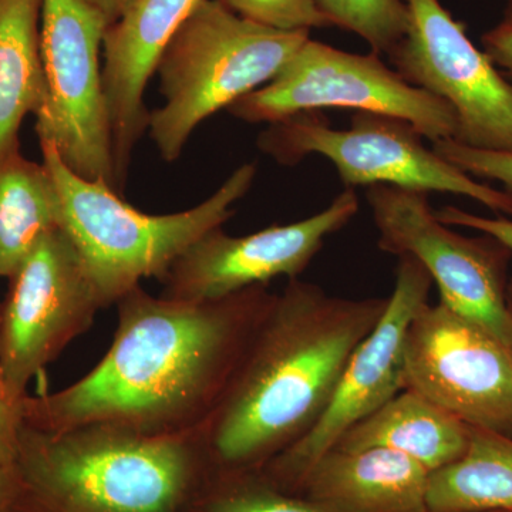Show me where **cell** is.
<instances>
[{"label":"cell","mask_w":512,"mask_h":512,"mask_svg":"<svg viewBox=\"0 0 512 512\" xmlns=\"http://www.w3.org/2000/svg\"><path fill=\"white\" fill-rule=\"evenodd\" d=\"M504 22L512 25V0H508L507 10H505Z\"/></svg>","instance_id":"4dcf8cb0"},{"label":"cell","mask_w":512,"mask_h":512,"mask_svg":"<svg viewBox=\"0 0 512 512\" xmlns=\"http://www.w3.org/2000/svg\"><path fill=\"white\" fill-rule=\"evenodd\" d=\"M512 512V511H511Z\"/></svg>","instance_id":"1f68e13d"},{"label":"cell","mask_w":512,"mask_h":512,"mask_svg":"<svg viewBox=\"0 0 512 512\" xmlns=\"http://www.w3.org/2000/svg\"><path fill=\"white\" fill-rule=\"evenodd\" d=\"M40 15L42 0H0V158L20 150L23 120L40 116L49 100Z\"/></svg>","instance_id":"ac0fdd59"},{"label":"cell","mask_w":512,"mask_h":512,"mask_svg":"<svg viewBox=\"0 0 512 512\" xmlns=\"http://www.w3.org/2000/svg\"><path fill=\"white\" fill-rule=\"evenodd\" d=\"M430 474L389 448H333L313 464L295 495L325 512H427Z\"/></svg>","instance_id":"2e32d148"},{"label":"cell","mask_w":512,"mask_h":512,"mask_svg":"<svg viewBox=\"0 0 512 512\" xmlns=\"http://www.w3.org/2000/svg\"><path fill=\"white\" fill-rule=\"evenodd\" d=\"M258 148L279 164L295 165L311 154L328 158L346 188L392 185L460 195L495 215L512 218V192L498 190L448 163L423 144L419 131L392 116L355 113L348 130H336L318 111H305L259 133Z\"/></svg>","instance_id":"8992f818"},{"label":"cell","mask_w":512,"mask_h":512,"mask_svg":"<svg viewBox=\"0 0 512 512\" xmlns=\"http://www.w3.org/2000/svg\"><path fill=\"white\" fill-rule=\"evenodd\" d=\"M404 382L467 426L512 437V349L444 303L410 323Z\"/></svg>","instance_id":"7c38bea8"},{"label":"cell","mask_w":512,"mask_h":512,"mask_svg":"<svg viewBox=\"0 0 512 512\" xmlns=\"http://www.w3.org/2000/svg\"><path fill=\"white\" fill-rule=\"evenodd\" d=\"M407 29L387 53L414 87L439 97L456 116L453 140L512 153V86L440 0H404Z\"/></svg>","instance_id":"8fae6325"},{"label":"cell","mask_w":512,"mask_h":512,"mask_svg":"<svg viewBox=\"0 0 512 512\" xmlns=\"http://www.w3.org/2000/svg\"><path fill=\"white\" fill-rule=\"evenodd\" d=\"M468 441L470 426L420 393L403 389L346 431L333 448H389L434 473L463 456Z\"/></svg>","instance_id":"e0dca14e"},{"label":"cell","mask_w":512,"mask_h":512,"mask_svg":"<svg viewBox=\"0 0 512 512\" xmlns=\"http://www.w3.org/2000/svg\"><path fill=\"white\" fill-rule=\"evenodd\" d=\"M484 52L512 86V25L501 20L483 36Z\"/></svg>","instance_id":"4316f807"},{"label":"cell","mask_w":512,"mask_h":512,"mask_svg":"<svg viewBox=\"0 0 512 512\" xmlns=\"http://www.w3.org/2000/svg\"><path fill=\"white\" fill-rule=\"evenodd\" d=\"M39 144L62 202V229L82 256L103 309L116 305L143 279L160 281L197 239L231 220L235 202L248 194L256 175L255 164L241 165L197 207L151 215L128 204L104 181L73 173L52 141L39 138Z\"/></svg>","instance_id":"277c9868"},{"label":"cell","mask_w":512,"mask_h":512,"mask_svg":"<svg viewBox=\"0 0 512 512\" xmlns=\"http://www.w3.org/2000/svg\"><path fill=\"white\" fill-rule=\"evenodd\" d=\"M62 202L45 164L22 151L0 158V278H10L50 232L62 229Z\"/></svg>","instance_id":"d6986e66"},{"label":"cell","mask_w":512,"mask_h":512,"mask_svg":"<svg viewBox=\"0 0 512 512\" xmlns=\"http://www.w3.org/2000/svg\"><path fill=\"white\" fill-rule=\"evenodd\" d=\"M103 309L82 256L63 229L46 235L9 278L0 302V390L20 406L28 386L92 328Z\"/></svg>","instance_id":"30bf717a"},{"label":"cell","mask_w":512,"mask_h":512,"mask_svg":"<svg viewBox=\"0 0 512 512\" xmlns=\"http://www.w3.org/2000/svg\"><path fill=\"white\" fill-rule=\"evenodd\" d=\"M241 18L281 32H309L329 28L332 22L318 0H221Z\"/></svg>","instance_id":"603a6c76"},{"label":"cell","mask_w":512,"mask_h":512,"mask_svg":"<svg viewBox=\"0 0 512 512\" xmlns=\"http://www.w3.org/2000/svg\"><path fill=\"white\" fill-rule=\"evenodd\" d=\"M434 151L463 173L481 181H497L504 190L512 192V153L508 151L478 150L464 146L453 138L433 143Z\"/></svg>","instance_id":"cb8c5ba5"},{"label":"cell","mask_w":512,"mask_h":512,"mask_svg":"<svg viewBox=\"0 0 512 512\" xmlns=\"http://www.w3.org/2000/svg\"><path fill=\"white\" fill-rule=\"evenodd\" d=\"M274 298L266 285L204 302L137 286L116 303L117 329L103 359L62 390L28 394L23 426L59 433L100 424L144 436L207 426Z\"/></svg>","instance_id":"6da1fadb"},{"label":"cell","mask_w":512,"mask_h":512,"mask_svg":"<svg viewBox=\"0 0 512 512\" xmlns=\"http://www.w3.org/2000/svg\"><path fill=\"white\" fill-rule=\"evenodd\" d=\"M109 26L86 0H42L40 52L49 100L36 117V133L55 144L73 173L119 192L100 59Z\"/></svg>","instance_id":"ba28073f"},{"label":"cell","mask_w":512,"mask_h":512,"mask_svg":"<svg viewBox=\"0 0 512 512\" xmlns=\"http://www.w3.org/2000/svg\"><path fill=\"white\" fill-rule=\"evenodd\" d=\"M366 198L379 248L420 262L439 288L441 303L512 349L507 311L510 249L490 235L467 237L437 220L426 192L373 185Z\"/></svg>","instance_id":"9c48e42d"},{"label":"cell","mask_w":512,"mask_h":512,"mask_svg":"<svg viewBox=\"0 0 512 512\" xmlns=\"http://www.w3.org/2000/svg\"><path fill=\"white\" fill-rule=\"evenodd\" d=\"M433 279L412 256H399L396 281L375 329L350 356L328 409L301 440L261 468L272 484L295 494L313 464L352 429L406 389L404 349L410 323L429 303Z\"/></svg>","instance_id":"4fadbf2b"},{"label":"cell","mask_w":512,"mask_h":512,"mask_svg":"<svg viewBox=\"0 0 512 512\" xmlns=\"http://www.w3.org/2000/svg\"><path fill=\"white\" fill-rule=\"evenodd\" d=\"M512 437L470 427L463 456L430 474L427 512H511Z\"/></svg>","instance_id":"ffe728a7"},{"label":"cell","mask_w":512,"mask_h":512,"mask_svg":"<svg viewBox=\"0 0 512 512\" xmlns=\"http://www.w3.org/2000/svg\"><path fill=\"white\" fill-rule=\"evenodd\" d=\"M12 484V468L0 467V512H8Z\"/></svg>","instance_id":"f1b7e54d"},{"label":"cell","mask_w":512,"mask_h":512,"mask_svg":"<svg viewBox=\"0 0 512 512\" xmlns=\"http://www.w3.org/2000/svg\"><path fill=\"white\" fill-rule=\"evenodd\" d=\"M332 26L355 33L373 52L389 53L407 29L404 0H318Z\"/></svg>","instance_id":"7402d4cb"},{"label":"cell","mask_w":512,"mask_h":512,"mask_svg":"<svg viewBox=\"0 0 512 512\" xmlns=\"http://www.w3.org/2000/svg\"><path fill=\"white\" fill-rule=\"evenodd\" d=\"M183 512H325L276 487L259 470L211 471Z\"/></svg>","instance_id":"44dd1931"},{"label":"cell","mask_w":512,"mask_h":512,"mask_svg":"<svg viewBox=\"0 0 512 512\" xmlns=\"http://www.w3.org/2000/svg\"><path fill=\"white\" fill-rule=\"evenodd\" d=\"M436 217L448 227L470 228L480 234L490 235L512 252V218L503 217V215L483 217L457 207L441 208L436 212Z\"/></svg>","instance_id":"d4e9b609"},{"label":"cell","mask_w":512,"mask_h":512,"mask_svg":"<svg viewBox=\"0 0 512 512\" xmlns=\"http://www.w3.org/2000/svg\"><path fill=\"white\" fill-rule=\"evenodd\" d=\"M204 431L22 426L8 512H183L212 471Z\"/></svg>","instance_id":"3957f363"},{"label":"cell","mask_w":512,"mask_h":512,"mask_svg":"<svg viewBox=\"0 0 512 512\" xmlns=\"http://www.w3.org/2000/svg\"><path fill=\"white\" fill-rule=\"evenodd\" d=\"M507 311L508 318H510L511 329H512V278L508 281L507 286Z\"/></svg>","instance_id":"f546056e"},{"label":"cell","mask_w":512,"mask_h":512,"mask_svg":"<svg viewBox=\"0 0 512 512\" xmlns=\"http://www.w3.org/2000/svg\"><path fill=\"white\" fill-rule=\"evenodd\" d=\"M329 107L396 117L412 124L431 143L456 136L451 107L407 83L377 53L357 55L311 37L271 82L227 110L247 123L272 124Z\"/></svg>","instance_id":"52a82bcc"},{"label":"cell","mask_w":512,"mask_h":512,"mask_svg":"<svg viewBox=\"0 0 512 512\" xmlns=\"http://www.w3.org/2000/svg\"><path fill=\"white\" fill-rule=\"evenodd\" d=\"M387 302L340 298L291 279L259 322L205 426L212 471L261 470L309 433Z\"/></svg>","instance_id":"7a4b0ae2"},{"label":"cell","mask_w":512,"mask_h":512,"mask_svg":"<svg viewBox=\"0 0 512 512\" xmlns=\"http://www.w3.org/2000/svg\"><path fill=\"white\" fill-rule=\"evenodd\" d=\"M201 0H133L103 42V89L109 111L117 188L124 191L134 148L147 133L144 103L158 60Z\"/></svg>","instance_id":"9a60e30c"},{"label":"cell","mask_w":512,"mask_h":512,"mask_svg":"<svg viewBox=\"0 0 512 512\" xmlns=\"http://www.w3.org/2000/svg\"><path fill=\"white\" fill-rule=\"evenodd\" d=\"M22 426L20 406L9 403L0 390V467L12 466Z\"/></svg>","instance_id":"484cf974"},{"label":"cell","mask_w":512,"mask_h":512,"mask_svg":"<svg viewBox=\"0 0 512 512\" xmlns=\"http://www.w3.org/2000/svg\"><path fill=\"white\" fill-rule=\"evenodd\" d=\"M309 32L265 28L201 0L158 60L163 106L148 117V136L165 163L183 154L202 121L265 86L281 72Z\"/></svg>","instance_id":"5b68a950"},{"label":"cell","mask_w":512,"mask_h":512,"mask_svg":"<svg viewBox=\"0 0 512 512\" xmlns=\"http://www.w3.org/2000/svg\"><path fill=\"white\" fill-rule=\"evenodd\" d=\"M359 212V198L346 188L325 210L286 225H272L245 237L212 229L194 242L160 279V295L175 301L227 298L272 279H298L322 251L326 238Z\"/></svg>","instance_id":"5bb4252c"},{"label":"cell","mask_w":512,"mask_h":512,"mask_svg":"<svg viewBox=\"0 0 512 512\" xmlns=\"http://www.w3.org/2000/svg\"><path fill=\"white\" fill-rule=\"evenodd\" d=\"M86 2L100 12L111 26L126 13L133 0H86Z\"/></svg>","instance_id":"83f0119b"}]
</instances>
